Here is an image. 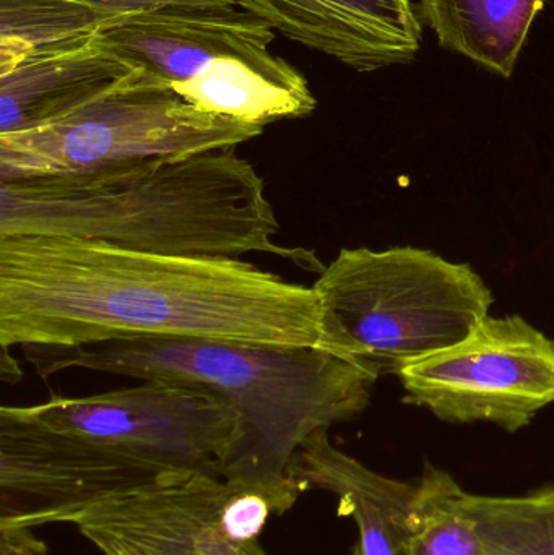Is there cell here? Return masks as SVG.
I'll use <instances>...</instances> for the list:
<instances>
[{"mask_svg": "<svg viewBox=\"0 0 554 555\" xmlns=\"http://www.w3.org/2000/svg\"><path fill=\"white\" fill-rule=\"evenodd\" d=\"M454 501L477 530L480 555H554V488L500 498L459 486Z\"/></svg>", "mask_w": 554, "mask_h": 555, "instance_id": "cell-17", "label": "cell"}, {"mask_svg": "<svg viewBox=\"0 0 554 555\" xmlns=\"http://www.w3.org/2000/svg\"><path fill=\"white\" fill-rule=\"evenodd\" d=\"M98 35L33 52L0 70V135L54 119L132 74L133 68L104 48Z\"/></svg>", "mask_w": 554, "mask_h": 555, "instance_id": "cell-13", "label": "cell"}, {"mask_svg": "<svg viewBox=\"0 0 554 555\" xmlns=\"http://www.w3.org/2000/svg\"><path fill=\"white\" fill-rule=\"evenodd\" d=\"M120 16L166 9H228L233 0H78Z\"/></svg>", "mask_w": 554, "mask_h": 555, "instance_id": "cell-19", "label": "cell"}, {"mask_svg": "<svg viewBox=\"0 0 554 555\" xmlns=\"http://www.w3.org/2000/svg\"><path fill=\"white\" fill-rule=\"evenodd\" d=\"M127 338L309 346L335 354L318 291L253 263L74 237H0V349Z\"/></svg>", "mask_w": 554, "mask_h": 555, "instance_id": "cell-1", "label": "cell"}, {"mask_svg": "<svg viewBox=\"0 0 554 555\" xmlns=\"http://www.w3.org/2000/svg\"><path fill=\"white\" fill-rule=\"evenodd\" d=\"M549 0H420V20L439 46L511 78L533 22Z\"/></svg>", "mask_w": 554, "mask_h": 555, "instance_id": "cell-15", "label": "cell"}, {"mask_svg": "<svg viewBox=\"0 0 554 555\" xmlns=\"http://www.w3.org/2000/svg\"><path fill=\"white\" fill-rule=\"evenodd\" d=\"M98 39L133 70L155 75L176 90L221 59L266 54L275 29L240 7L166 9L126 16Z\"/></svg>", "mask_w": 554, "mask_h": 555, "instance_id": "cell-10", "label": "cell"}, {"mask_svg": "<svg viewBox=\"0 0 554 555\" xmlns=\"http://www.w3.org/2000/svg\"><path fill=\"white\" fill-rule=\"evenodd\" d=\"M275 31L353 70L410 64L423 23L412 0H233Z\"/></svg>", "mask_w": 554, "mask_h": 555, "instance_id": "cell-11", "label": "cell"}, {"mask_svg": "<svg viewBox=\"0 0 554 555\" xmlns=\"http://www.w3.org/2000/svg\"><path fill=\"white\" fill-rule=\"evenodd\" d=\"M312 287L335 354L376 378L458 345L493 304L471 266L416 247L342 249Z\"/></svg>", "mask_w": 554, "mask_h": 555, "instance_id": "cell-4", "label": "cell"}, {"mask_svg": "<svg viewBox=\"0 0 554 555\" xmlns=\"http://www.w3.org/2000/svg\"><path fill=\"white\" fill-rule=\"evenodd\" d=\"M262 132L263 127L205 113L162 78L133 70L54 119L0 135V181L236 149Z\"/></svg>", "mask_w": 554, "mask_h": 555, "instance_id": "cell-5", "label": "cell"}, {"mask_svg": "<svg viewBox=\"0 0 554 555\" xmlns=\"http://www.w3.org/2000/svg\"><path fill=\"white\" fill-rule=\"evenodd\" d=\"M9 351L10 349H2V356H0V378L5 384H16L23 377V372L16 359H13Z\"/></svg>", "mask_w": 554, "mask_h": 555, "instance_id": "cell-21", "label": "cell"}, {"mask_svg": "<svg viewBox=\"0 0 554 555\" xmlns=\"http://www.w3.org/2000/svg\"><path fill=\"white\" fill-rule=\"evenodd\" d=\"M403 401L446 423L517 433L554 403V341L519 315L481 320L461 343L403 365Z\"/></svg>", "mask_w": 554, "mask_h": 555, "instance_id": "cell-7", "label": "cell"}, {"mask_svg": "<svg viewBox=\"0 0 554 555\" xmlns=\"http://www.w3.org/2000/svg\"><path fill=\"white\" fill-rule=\"evenodd\" d=\"M234 485L172 476L87 508L70 525L103 555H269L230 511Z\"/></svg>", "mask_w": 554, "mask_h": 555, "instance_id": "cell-9", "label": "cell"}, {"mask_svg": "<svg viewBox=\"0 0 554 555\" xmlns=\"http://www.w3.org/2000/svg\"><path fill=\"white\" fill-rule=\"evenodd\" d=\"M48 380L68 369L195 388L237 416L224 479L262 491L276 517L306 492L289 476L302 443L319 430L360 416L377 378L347 359L309 346L215 339L127 338L83 348H23Z\"/></svg>", "mask_w": 554, "mask_h": 555, "instance_id": "cell-3", "label": "cell"}, {"mask_svg": "<svg viewBox=\"0 0 554 555\" xmlns=\"http://www.w3.org/2000/svg\"><path fill=\"white\" fill-rule=\"evenodd\" d=\"M172 476L54 429L25 406L0 408V527L70 524L87 508Z\"/></svg>", "mask_w": 554, "mask_h": 555, "instance_id": "cell-8", "label": "cell"}, {"mask_svg": "<svg viewBox=\"0 0 554 555\" xmlns=\"http://www.w3.org/2000/svg\"><path fill=\"white\" fill-rule=\"evenodd\" d=\"M123 18L78 0H0V70L33 52L91 38Z\"/></svg>", "mask_w": 554, "mask_h": 555, "instance_id": "cell-16", "label": "cell"}, {"mask_svg": "<svg viewBox=\"0 0 554 555\" xmlns=\"http://www.w3.org/2000/svg\"><path fill=\"white\" fill-rule=\"evenodd\" d=\"M139 382L25 408L54 429L103 443L166 475L223 478L236 440V413L195 388Z\"/></svg>", "mask_w": 554, "mask_h": 555, "instance_id": "cell-6", "label": "cell"}, {"mask_svg": "<svg viewBox=\"0 0 554 555\" xmlns=\"http://www.w3.org/2000/svg\"><path fill=\"white\" fill-rule=\"evenodd\" d=\"M289 476L305 488L338 499V515L353 518L358 541L353 555H405L415 530L418 485L387 478L347 455L328 439L312 434L289 465Z\"/></svg>", "mask_w": 554, "mask_h": 555, "instance_id": "cell-12", "label": "cell"}, {"mask_svg": "<svg viewBox=\"0 0 554 555\" xmlns=\"http://www.w3.org/2000/svg\"><path fill=\"white\" fill-rule=\"evenodd\" d=\"M0 555H49L29 527H0Z\"/></svg>", "mask_w": 554, "mask_h": 555, "instance_id": "cell-20", "label": "cell"}, {"mask_svg": "<svg viewBox=\"0 0 554 555\" xmlns=\"http://www.w3.org/2000/svg\"><path fill=\"white\" fill-rule=\"evenodd\" d=\"M279 231L266 182L234 149L0 181V237H74L210 259L269 254L324 272L314 250L276 244Z\"/></svg>", "mask_w": 554, "mask_h": 555, "instance_id": "cell-2", "label": "cell"}, {"mask_svg": "<svg viewBox=\"0 0 554 555\" xmlns=\"http://www.w3.org/2000/svg\"><path fill=\"white\" fill-rule=\"evenodd\" d=\"M415 530L405 555H480L471 518L455 505L459 485L449 473L426 463L418 482Z\"/></svg>", "mask_w": 554, "mask_h": 555, "instance_id": "cell-18", "label": "cell"}, {"mask_svg": "<svg viewBox=\"0 0 554 555\" xmlns=\"http://www.w3.org/2000/svg\"><path fill=\"white\" fill-rule=\"evenodd\" d=\"M175 91L205 113L259 127L301 119L318 107L305 75L270 51L221 59L207 74Z\"/></svg>", "mask_w": 554, "mask_h": 555, "instance_id": "cell-14", "label": "cell"}]
</instances>
